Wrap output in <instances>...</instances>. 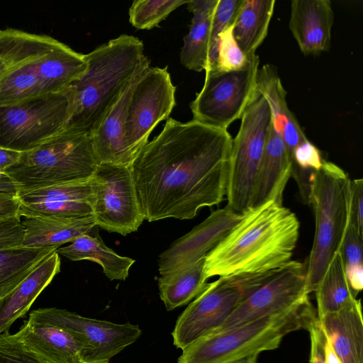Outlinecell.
I'll return each instance as SVG.
<instances>
[{"label":"cell","instance_id":"obj_25","mask_svg":"<svg viewBox=\"0 0 363 363\" xmlns=\"http://www.w3.org/2000/svg\"><path fill=\"white\" fill-rule=\"evenodd\" d=\"M17 333L26 346L50 363H84L75 339L60 328L28 319Z\"/></svg>","mask_w":363,"mask_h":363},{"label":"cell","instance_id":"obj_3","mask_svg":"<svg viewBox=\"0 0 363 363\" xmlns=\"http://www.w3.org/2000/svg\"><path fill=\"white\" fill-rule=\"evenodd\" d=\"M0 107L65 90L85 71L84 55L48 35L0 29Z\"/></svg>","mask_w":363,"mask_h":363},{"label":"cell","instance_id":"obj_24","mask_svg":"<svg viewBox=\"0 0 363 363\" xmlns=\"http://www.w3.org/2000/svg\"><path fill=\"white\" fill-rule=\"evenodd\" d=\"M23 246L52 247L72 242L78 237L90 233L96 225L93 216L84 218L52 216L23 217Z\"/></svg>","mask_w":363,"mask_h":363},{"label":"cell","instance_id":"obj_1","mask_svg":"<svg viewBox=\"0 0 363 363\" xmlns=\"http://www.w3.org/2000/svg\"><path fill=\"white\" fill-rule=\"evenodd\" d=\"M232 140L228 130L168 118L130 165L144 219H191L221 203Z\"/></svg>","mask_w":363,"mask_h":363},{"label":"cell","instance_id":"obj_44","mask_svg":"<svg viewBox=\"0 0 363 363\" xmlns=\"http://www.w3.org/2000/svg\"><path fill=\"white\" fill-rule=\"evenodd\" d=\"M257 356L249 357L247 358H244L236 362L232 363H256L257 362Z\"/></svg>","mask_w":363,"mask_h":363},{"label":"cell","instance_id":"obj_13","mask_svg":"<svg viewBox=\"0 0 363 363\" xmlns=\"http://www.w3.org/2000/svg\"><path fill=\"white\" fill-rule=\"evenodd\" d=\"M92 179L95 225L122 235L135 232L144 217L130 167L99 164Z\"/></svg>","mask_w":363,"mask_h":363},{"label":"cell","instance_id":"obj_42","mask_svg":"<svg viewBox=\"0 0 363 363\" xmlns=\"http://www.w3.org/2000/svg\"><path fill=\"white\" fill-rule=\"evenodd\" d=\"M21 152L0 147V174L14 164L19 159Z\"/></svg>","mask_w":363,"mask_h":363},{"label":"cell","instance_id":"obj_7","mask_svg":"<svg viewBox=\"0 0 363 363\" xmlns=\"http://www.w3.org/2000/svg\"><path fill=\"white\" fill-rule=\"evenodd\" d=\"M99 162L88 132L64 130L37 147L21 152L18 160L1 174L21 190L86 180Z\"/></svg>","mask_w":363,"mask_h":363},{"label":"cell","instance_id":"obj_22","mask_svg":"<svg viewBox=\"0 0 363 363\" xmlns=\"http://www.w3.org/2000/svg\"><path fill=\"white\" fill-rule=\"evenodd\" d=\"M60 264L59 254L52 251L3 299L0 308V335L7 333L13 322L26 313L36 298L60 272Z\"/></svg>","mask_w":363,"mask_h":363},{"label":"cell","instance_id":"obj_32","mask_svg":"<svg viewBox=\"0 0 363 363\" xmlns=\"http://www.w3.org/2000/svg\"><path fill=\"white\" fill-rule=\"evenodd\" d=\"M189 0H135L129 8V22L139 30H150L158 26L170 13Z\"/></svg>","mask_w":363,"mask_h":363},{"label":"cell","instance_id":"obj_17","mask_svg":"<svg viewBox=\"0 0 363 363\" xmlns=\"http://www.w3.org/2000/svg\"><path fill=\"white\" fill-rule=\"evenodd\" d=\"M242 217V214L227 206L213 211L206 219L160 255V274L164 275L206 257Z\"/></svg>","mask_w":363,"mask_h":363},{"label":"cell","instance_id":"obj_23","mask_svg":"<svg viewBox=\"0 0 363 363\" xmlns=\"http://www.w3.org/2000/svg\"><path fill=\"white\" fill-rule=\"evenodd\" d=\"M256 88L267 99L272 112L273 125L282 136L291 157L292 150L308 138L288 107L286 92L276 66L265 64L259 67Z\"/></svg>","mask_w":363,"mask_h":363},{"label":"cell","instance_id":"obj_39","mask_svg":"<svg viewBox=\"0 0 363 363\" xmlns=\"http://www.w3.org/2000/svg\"><path fill=\"white\" fill-rule=\"evenodd\" d=\"M363 179L351 180L349 219L363 235Z\"/></svg>","mask_w":363,"mask_h":363},{"label":"cell","instance_id":"obj_21","mask_svg":"<svg viewBox=\"0 0 363 363\" xmlns=\"http://www.w3.org/2000/svg\"><path fill=\"white\" fill-rule=\"evenodd\" d=\"M318 320L341 363H363V320L359 299Z\"/></svg>","mask_w":363,"mask_h":363},{"label":"cell","instance_id":"obj_43","mask_svg":"<svg viewBox=\"0 0 363 363\" xmlns=\"http://www.w3.org/2000/svg\"><path fill=\"white\" fill-rule=\"evenodd\" d=\"M19 191L18 186L9 178L1 174L0 194H11L16 196Z\"/></svg>","mask_w":363,"mask_h":363},{"label":"cell","instance_id":"obj_46","mask_svg":"<svg viewBox=\"0 0 363 363\" xmlns=\"http://www.w3.org/2000/svg\"><path fill=\"white\" fill-rule=\"evenodd\" d=\"M2 302H3V299H0V308L1 306Z\"/></svg>","mask_w":363,"mask_h":363},{"label":"cell","instance_id":"obj_2","mask_svg":"<svg viewBox=\"0 0 363 363\" xmlns=\"http://www.w3.org/2000/svg\"><path fill=\"white\" fill-rule=\"evenodd\" d=\"M299 230L296 214L284 205L271 201L249 208L206 256L205 278L281 268L292 260Z\"/></svg>","mask_w":363,"mask_h":363},{"label":"cell","instance_id":"obj_16","mask_svg":"<svg viewBox=\"0 0 363 363\" xmlns=\"http://www.w3.org/2000/svg\"><path fill=\"white\" fill-rule=\"evenodd\" d=\"M20 217L84 218L93 215L92 177L69 183L18 191Z\"/></svg>","mask_w":363,"mask_h":363},{"label":"cell","instance_id":"obj_4","mask_svg":"<svg viewBox=\"0 0 363 363\" xmlns=\"http://www.w3.org/2000/svg\"><path fill=\"white\" fill-rule=\"evenodd\" d=\"M143 43L123 34L84 55L86 68L67 88L69 113L65 130L91 131L148 59Z\"/></svg>","mask_w":363,"mask_h":363},{"label":"cell","instance_id":"obj_35","mask_svg":"<svg viewBox=\"0 0 363 363\" xmlns=\"http://www.w3.org/2000/svg\"><path fill=\"white\" fill-rule=\"evenodd\" d=\"M0 363H50L26 346L18 333L0 335Z\"/></svg>","mask_w":363,"mask_h":363},{"label":"cell","instance_id":"obj_27","mask_svg":"<svg viewBox=\"0 0 363 363\" xmlns=\"http://www.w3.org/2000/svg\"><path fill=\"white\" fill-rule=\"evenodd\" d=\"M56 252L72 261L86 259L98 263L110 280L124 281L135 262L132 258L118 255L108 247L99 234L95 236H91L90 233L82 235L70 245L58 247Z\"/></svg>","mask_w":363,"mask_h":363},{"label":"cell","instance_id":"obj_15","mask_svg":"<svg viewBox=\"0 0 363 363\" xmlns=\"http://www.w3.org/2000/svg\"><path fill=\"white\" fill-rule=\"evenodd\" d=\"M308 295L304 263L291 260L241 302L213 331L232 328L265 315L287 312L308 301Z\"/></svg>","mask_w":363,"mask_h":363},{"label":"cell","instance_id":"obj_18","mask_svg":"<svg viewBox=\"0 0 363 363\" xmlns=\"http://www.w3.org/2000/svg\"><path fill=\"white\" fill-rule=\"evenodd\" d=\"M149 67L147 60L91 131L93 147L99 164H131L134 157L128 149L125 135L128 109L134 89Z\"/></svg>","mask_w":363,"mask_h":363},{"label":"cell","instance_id":"obj_5","mask_svg":"<svg viewBox=\"0 0 363 363\" xmlns=\"http://www.w3.org/2000/svg\"><path fill=\"white\" fill-rule=\"evenodd\" d=\"M317 316L307 301L285 313L269 315L236 327L213 331L182 350L178 363H232L279 347L287 334L307 329Z\"/></svg>","mask_w":363,"mask_h":363},{"label":"cell","instance_id":"obj_34","mask_svg":"<svg viewBox=\"0 0 363 363\" xmlns=\"http://www.w3.org/2000/svg\"><path fill=\"white\" fill-rule=\"evenodd\" d=\"M233 23L225 28L219 36L216 68L222 71L241 69L247 65L250 60L235 40L233 32Z\"/></svg>","mask_w":363,"mask_h":363},{"label":"cell","instance_id":"obj_31","mask_svg":"<svg viewBox=\"0 0 363 363\" xmlns=\"http://www.w3.org/2000/svg\"><path fill=\"white\" fill-rule=\"evenodd\" d=\"M56 250L23 245L0 250V299L11 294L45 257Z\"/></svg>","mask_w":363,"mask_h":363},{"label":"cell","instance_id":"obj_28","mask_svg":"<svg viewBox=\"0 0 363 363\" xmlns=\"http://www.w3.org/2000/svg\"><path fill=\"white\" fill-rule=\"evenodd\" d=\"M275 0H243L233 21V32L239 47L247 58L267 35Z\"/></svg>","mask_w":363,"mask_h":363},{"label":"cell","instance_id":"obj_12","mask_svg":"<svg viewBox=\"0 0 363 363\" xmlns=\"http://www.w3.org/2000/svg\"><path fill=\"white\" fill-rule=\"evenodd\" d=\"M28 319L69 333L79 345L84 363H108L142 334L138 325L86 318L57 308L34 310Z\"/></svg>","mask_w":363,"mask_h":363},{"label":"cell","instance_id":"obj_36","mask_svg":"<svg viewBox=\"0 0 363 363\" xmlns=\"http://www.w3.org/2000/svg\"><path fill=\"white\" fill-rule=\"evenodd\" d=\"M363 235L349 219L338 251L345 267L363 265Z\"/></svg>","mask_w":363,"mask_h":363},{"label":"cell","instance_id":"obj_11","mask_svg":"<svg viewBox=\"0 0 363 363\" xmlns=\"http://www.w3.org/2000/svg\"><path fill=\"white\" fill-rule=\"evenodd\" d=\"M259 58L256 54L241 69L206 71L201 90L190 104L194 121L227 130L242 117L256 87Z\"/></svg>","mask_w":363,"mask_h":363},{"label":"cell","instance_id":"obj_20","mask_svg":"<svg viewBox=\"0 0 363 363\" xmlns=\"http://www.w3.org/2000/svg\"><path fill=\"white\" fill-rule=\"evenodd\" d=\"M334 12L329 0H292L289 29L306 56L330 50Z\"/></svg>","mask_w":363,"mask_h":363},{"label":"cell","instance_id":"obj_33","mask_svg":"<svg viewBox=\"0 0 363 363\" xmlns=\"http://www.w3.org/2000/svg\"><path fill=\"white\" fill-rule=\"evenodd\" d=\"M242 1L243 0L218 1L211 17L208 68L206 71L216 67L219 36L225 28L233 23Z\"/></svg>","mask_w":363,"mask_h":363},{"label":"cell","instance_id":"obj_19","mask_svg":"<svg viewBox=\"0 0 363 363\" xmlns=\"http://www.w3.org/2000/svg\"><path fill=\"white\" fill-rule=\"evenodd\" d=\"M291 167L284 140L272 122L255 179L249 208H255L271 201L283 205V195L291 177Z\"/></svg>","mask_w":363,"mask_h":363},{"label":"cell","instance_id":"obj_10","mask_svg":"<svg viewBox=\"0 0 363 363\" xmlns=\"http://www.w3.org/2000/svg\"><path fill=\"white\" fill-rule=\"evenodd\" d=\"M70 99L62 92L0 107V147L33 150L65 129Z\"/></svg>","mask_w":363,"mask_h":363},{"label":"cell","instance_id":"obj_41","mask_svg":"<svg viewBox=\"0 0 363 363\" xmlns=\"http://www.w3.org/2000/svg\"><path fill=\"white\" fill-rule=\"evenodd\" d=\"M345 272L352 291L357 296L363 287V265L345 267Z\"/></svg>","mask_w":363,"mask_h":363},{"label":"cell","instance_id":"obj_30","mask_svg":"<svg viewBox=\"0 0 363 363\" xmlns=\"http://www.w3.org/2000/svg\"><path fill=\"white\" fill-rule=\"evenodd\" d=\"M314 292L318 318L338 311L357 299L347 282L343 260L338 250L330 262Z\"/></svg>","mask_w":363,"mask_h":363},{"label":"cell","instance_id":"obj_47","mask_svg":"<svg viewBox=\"0 0 363 363\" xmlns=\"http://www.w3.org/2000/svg\"><path fill=\"white\" fill-rule=\"evenodd\" d=\"M256 363H257V362H256Z\"/></svg>","mask_w":363,"mask_h":363},{"label":"cell","instance_id":"obj_8","mask_svg":"<svg viewBox=\"0 0 363 363\" xmlns=\"http://www.w3.org/2000/svg\"><path fill=\"white\" fill-rule=\"evenodd\" d=\"M277 271L220 277L208 283L179 316L172 333L174 346L183 350L218 328L241 302Z\"/></svg>","mask_w":363,"mask_h":363},{"label":"cell","instance_id":"obj_29","mask_svg":"<svg viewBox=\"0 0 363 363\" xmlns=\"http://www.w3.org/2000/svg\"><path fill=\"white\" fill-rule=\"evenodd\" d=\"M204 262L205 257L158 279L160 296L167 311L186 305L208 286Z\"/></svg>","mask_w":363,"mask_h":363},{"label":"cell","instance_id":"obj_40","mask_svg":"<svg viewBox=\"0 0 363 363\" xmlns=\"http://www.w3.org/2000/svg\"><path fill=\"white\" fill-rule=\"evenodd\" d=\"M11 218H21L16 196L0 194V220Z\"/></svg>","mask_w":363,"mask_h":363},{"label":"cell","instance_id":"obj_9","mask_svg":"<svg viewBox=\"0 0 363 363\" xmlns=\"http://www.w3.org/2000/svg\"><path fill=\"white\" fill-rule=\"evenodd\" d=\"M232 140L226 190L227 207L242 214L250 196L272 122L269 105L256 87Z\"/></svg>","mask_w":363,"mask_h":363},{"label":"cell","instance_id":"obj_14","mask_svg":"<svg viewBox=\"0 0 363 363\" xmlns=\"http://www.w3.org/2000/svg\"><path fill=\"white\" fill-rule=\"evenodd\" d=\"M175 91L167 66H150L136 84L125 126V140L133 157L148 143L155 127L168 118L175 106Z\"/></svg>","mask_w":363,"mask_h":363},{"label":"cell","instance_id":"obj_38","mask_svg":"<svg viewBox=\"0 0 363 363\" xmlns=\"http://www.w3.org/2000/svg\"><path fill=\"white\" fill-rule=\"evenodd\" d=\"M306 330L308 331L311 340L310 363H325L326 336L315 317L309 323Z\"/></svg>","mask_w":363,"mask_h":363},{"label":"cell","instance_id":"obj_45","mask_svg":"<svg viewBox=\"0 0 363 363\" xmlns=\"http://www.w3.org/2000/svg\"><path fill=\"white\" fill-rule=\"evenodd\" d=\"M6 69V67L4 61L0 57V79L3 77Z\"/></svg>","mask_w":363,"mask_h":363},{"label":"cell","instance_id":"obj_26","mask_svg":"<svg viewBox=\"0 0 363 363\" xmlns=\"http://www.w3.org/2000/svg\"><path fill=\"white\" fill-rule=\"evenodd\" d=\"M218 0H189L187 8L193 13L188 33L180 52L183 66L195 72L208 68L211 17Z\"/></svg>","mask_w":363,"mask_h":363},{"label":"cell","instance_id":"obj_37","mask_svg":"<svg viewBox=\"0 0 363 363\" xmlns=\"http://www.w3.org/2000/svg\"><path fill=\"white\" fill-rule=\"evenodd\" d=\"M23 228L21 218L0 220V250L23 245Z\"/></svg>","mask_w":363,"mask_h":363},{"label":"cell","instance_id":"obj_6","mask_svg":"<svg viewBox=\"0 0 363 363\" xmlns=\"http://www.w3.org/2000/svg\"><path fill=\"white\" fill-rule=\"evenodd\" d=\"M351 180L341 167L327 160L311 175L307 204L313 212L315 233L303 262L309 294L339 250L349 220Z\"/></svg>","mask_w":363,"mask_h":363}]
</instances>
